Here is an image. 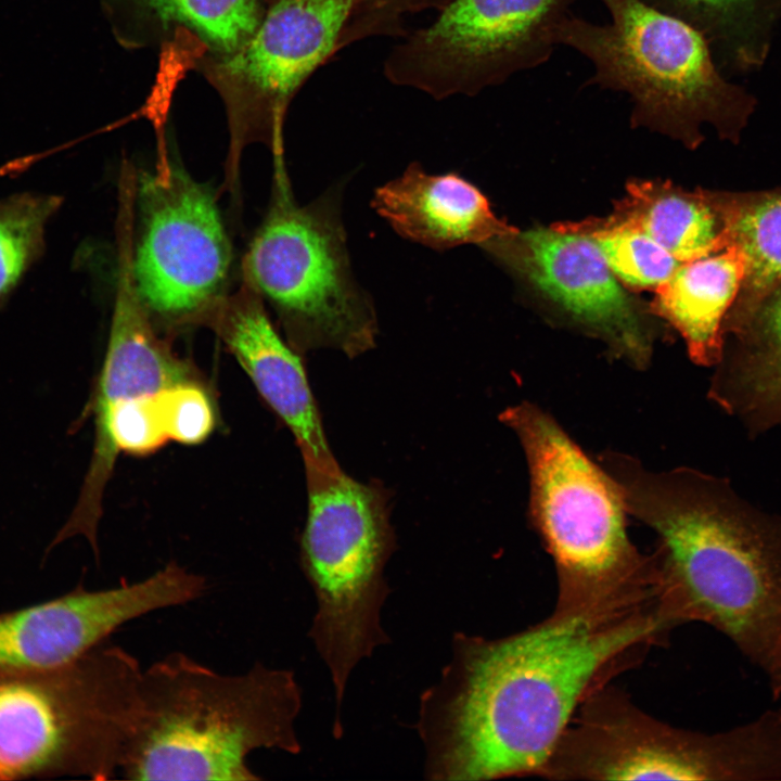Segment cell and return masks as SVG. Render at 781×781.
Masks as SVG:
<instances>
[{
    "label": "cell",
    "instance_id": "1",
    "mask_svg": "<svg viewBox=\"0 0 781 781\" xmlns=\"http://www.w3.org/2000/svg\"><path fill=\"white\" fill-rule=\"evenodd\" d=\"M676 627L657 596L554 607L503 638L457 632L450 661L420 700L426 777H538L581 704L666 643Z\"/></svg>",
    "mask_w": 781,
    "mask_h": 781
},
{
    "label": "cell",
    "instance_id": "2",
    "mask_svg": "<svg viewBox=\"0 0 781 781\" xmlns=\"http://www.w3.org/2000/svg\"><path fill=\"white\" fill-rule=\"evenodd\" d=\"M627 513L657 536L662 598L677 624H707L765 674L781 697V515L695 470L650 472L606 453Z\"/></svg>",
    "mask_w": 781,
    "mask_h": 781
},
{
    "label": "cell",
    "instance_id": "3",
    "mask_svg": "<svg viewBox=\"0 0 781 781\" xmlns=\"http://www.w3.org/2000/svg\"><path fill=\"white\" fill-rule=\"evenodd\" d=\"M302 706L294 673L256 663L221 674L181 652L146 668L138 682L119 777L129 780H259L248 755L300 751Z\"/></svg>",
    "mask_w": 781,
    "mask_h": 781
},
{
    "label": "cell",
    "instance_id": "4",
    "mask_svg": "<svg viewBox=\"0 0 781 781\" xmlns=\"http://www.w3.org/2000/svg\"><path fill=\"white\" fill-rule=\"evenodd\" d=\"M500 419L526 456L530 520L555 567L554 607L587 609L657 596L655 558L630 541L625 501L612 475L537 406L524 401Z\"/></svg>",
    "mask_w": 781,
    "mask_h": 781
},
{
    "label": "cell",
    "instance_id": "5",
    "mask_svg": "<svg viewBox=\"0 0 781 781\" xmlns=\"http://www.w3.org/2000/svg\"><path fill=\"white\" fill-rule=\"evenodd\" d=\"M141 670L103 642L62 666L0 673V780L116 778Z\"/></svg>",
    "mask_w": 781,
    "mask_h": 781
},
{
    "label": "cell",
    "instance_id": "6",
    "mask_svg": "<svg viewBox=\"0 0 781 781\" xmlns=\"http://www.w3.org/2000/svg\"><path fill=\"white\" fill-rule=\"evenodd\" d=\"M601 1L610 23L567 14L556 43L591 62L588 85L631 98L635 125L695 140L702 123L730 132L753 111V94L721 75L708 41L694 27L642 0Z\"/></svg>",
    "mask_w": 781,
    "mask_h": 781
},
{
    "label": "cell",
    "instance_id": "7",
    "mask_svg": "<svg viewBox=\"0 0 781 781\" xmlns=\"http://www.w3.org/2000/svg\"><path fill=\"white\" fill-rule=\"evenodd\" d=\"M273 168L269 209L243 263L245 282L269 300L298 354L334 348L358 357L375 346L377 320L351 270L342 187L300 206L285 164Z\"/></svg>",
    "mask_w": 781,
    "mask_h": 781
},
{
    "label": "cell",
    "instance_id": "8",
    "mask_svg": "<svg viewBox=\"0 0 781 781\" xmlns=\"http://www.w3.org/2000/svg\"><path fill=\"white\" fill-rule=\"evenodd\" d=\"M308 512L300 563L318 609L309 631L331 673L335 729L349 675L389 641L380 618L389 593L383 571L395 549L386 489L337 472L305 470Z\"/></svg>",
    "mask_w": 781,
    "mask_h": 781
},
{
    "label": "cell",
    "instance_id": "9",
    "mask_svg": "<svg viewBox=\"0 0 781 781\" xmlns=\"http://www.w3.org/2000/svg\"><path fill=\"white\" fill-rule=\"evenodd\" d=\"M549 780H781V707L733 729L674 727L612 683L578 708L541 769Z\"/></svg>",
    "mask_w": 781,
    "mask_h": 781
},
{
    "label": "cell",
    "instance_id": "10",
    "mask_svg": "<svg viewBox=\"0 0 781 781\" xmlns=\"http://www.w3.org/2000/svg\"><path fill=\"white\" fill-rule=\"evenodd\" d=\"M574 0H450L394 47L384 74L435 99L475 95L550 57Z\"/></svg>",
    "mask_w": 781,
    "mask_h": 781
},
{
    "label": "cell",
    "instance_id": "11",
    "mask_svg": "<svg viewBox=\"0 0 781 781\" xmlns=\"http://www.w3.org/2000/svg\"><path fill=\"white\" fill-rule=\"evenodd\" d=\"M136 289L154 327L175 333L204 325L225 296L231 245L206 185L172 167L137 175Z\"/></svg>",
    "mask_w": 781,
    "mask_h": 781
},
{
    "label": "cell",
    "instance_id": "12",
    "mask_svg": "<svg viewBox=\"0 0 781 781\" xmlns=\"http://www.w3.org/2000/svg\"><path fill=\"white\" fill-rule=\"evenodd\" d=\"M203 576L176 562L135 582L88 590L0 613V673L68 664L117 628L153 611L189 603L206 590Z\"/></svg>",
    "mask_w": 781,
    "mask_h": 781
},
{
    "label": "cell",
    "instance_id": "13",
    "mask_svg": "<svg viewBox=\"0 0 781 781\" xmlns=\"http://www.w3.org/2000/svg\"><path fill=\"white\" fill-rule=\"evenodd\" d=\"M481 246L619 355L633 364H646L649 332L590 236L558 223L515 229Z\"/></svg>",
    "mask_w": 781,
    "mask_h": 781
},
{
    "label": "cell",
    "instance_id": "14",
    "mask_svg": "<svg viewBox=\"0 0 781 781\" xmlns=\"http://www.w3.org/2000/svg\"><path fill=\"white\" fill-rule=\"evenodd\" d=\"M260 294L247 282L225 295L204 327L212 329L251 379L258 394L289 427L305 470L341 468L328 444L302 355L274 329Z\"/></svg>",
    "mask_w": 781,
    "mask_h": 781
},
{
    "label": "cell",
    "instance_id": "15",
    "mask_svg": "<svg viewBox=\"0 0 781 781\" xmlns=\"http://www.w3.org/2000/svg\"><path fill=\"white\" fill-rule=\"evenodd\" d=\"M360 0H278L252 37L226 63L265 101L273 137L282 149L283 110L300 84L336 49Z\"/></svg>",
    "mask_w": 781,
    "mask_h": 781
},
{
    "label": "cell",
    "instance_id": "16",
    "mask_svg": "<svg viewBox=\"0 0 781 781\" xmlns=\"http://www.w3.org/2000/svg\"><path fill=\"white\" fill-rule=\"evenodd\" d=\"M372 207L399 235L438 251L481 246L516 229L492 213L470 181L456 172L428 175L418 163L377 188Z\"/></svg>",
    "mask_w": 781,
    "mask_h": 781
},
{
    "label": "cell",
    "instance_id": "17",
    "mask_svg": "<svg viewBox=\"0 0 781 781\" xmlns=\"http://www.w3.org/2000/svg\"><path fill=\"white\" fill-rule=\"evenodd\" d=\"M745 269L743 253L729 243L717 252L683 263L655 290L651 309L679 331L697 364L720 361L721 322L744 281Z\"/></svg>",
    "mask_w": 781,
    "mask_h": 781
},
{
    "label": "cell",
    "instance_id": "18",
    "mask_svg": "<svg viewBox=\"0 0 781 781\" xmlns=\"http://www.w3.org/2000/svg\"><path fill=\"white\" fill-rule=\"evenodd\" d=\"M607 227L638 229L680 263L717 252L729 244V220L715 200L683 191L668 181H633L606 218Z\"/></svg>",
    "mask_w": 781,
    "mask_h": 781
},
{
    "label": "cell",
    "instance_id": "19",
    "mask_svg": "<svg viewBox=\"0 0 781 781\" xmlns=\"http://www.w3.org/2000/svg\"><path fill=\"white\" fill-rule=\"evenodd\" d=\"M688 23L708 41L713 54L738 71L760 66L781 16V0H642Z\"/></svg>",
    "mask_w": 781,
    "mask_h": 781
},
{
    "label": "cell",
    "instance_id": "20",
    "mask_svg": "<svg viewBox=\"0 0 781 781\" xmlns=\"http://www.w3.org/2000/svg\"><path fill=\"white\" fill-rule=\"evenodd\" d=\"M62 202L28 191L0 199V308L42 257L47 225Z\"/></svg>",
    "mask_w": 781,
    "mask_h": 781
},
{
    "label": "cell",
    "instance_id": "21",
    "mask_svg": "<svg viewBox=\"0 0 781 781\" xmlns=\"http://www.w3.org/2000/svg\"><path fill=\"white\" fill-rule=\"evenodd\" d=\"M710 394L753 431L781 425V350L734 361L717 373Z\"/></svg>",
    "mask_w": 781,
    "mask_h": 781
},
{
    "label": "cell",
    "instance_id": "22",
    "mask_svg": "<svg viewBox=\"0 0 781 781\" xmlns=\"http://www.w3.org/2000/svg\"><path fill=\"white\" fill-rule=\"evenodd\" d=\"M559 225L590 236L614 276L633 290L655 291L682 265L638 229L602 226L594 218Z\"/></svg>",
    "mask_w": 781,
    "mask_h": 781
},
{
    "label": "cell",
    "instance_id": "23",
    "mask_svg": "<svg viewBox=\"0 0 781 781\" xmlns=\"http://www.w3.org/2000/svg\"><path fill=\"white\" fill-rule=\"evenodd\" d=\"M729 243L745 258V278L754 292L781 281V193L730 217Z\"/></svg>",
    "mask_w": 781,
    "mask_h": 781
},
{
    "label": "cell",
    "instance_id": "24",
    "mask_svg": "<svg viewBox=\"0 0 781 781\" xmlns=\"http://www.w3.org/2000/svg\"><path fill=\"white\" fill-rule=\"evenodd\" d=\"M164 21L183 22L229 52L239 50L258 27L257 0H145Z\"/></svg>",
    "mask_w": 781,
    "mask_h": 781
},
{
    "label": "cell",
    "instance_id": "25",
    "mask_svg": "<svg viewBox=\"0 0 781 781\" xmlns=\"http://www.w3.org/2000/svg\"><path fill=\"white\" fill-rule=\"evenodd\" d=\"M156 395L169 440L197 445L208 438L216 425V415L202 381L177 383Z\"/></svg>",
    "mask_w": 781,
    "mask_h": 781
},
{
    "label": "cell",
    "instance_id": "26",
    "mask_svg": "<svg viewBox=\"0 0 781 781\" xmlns=\"http://www.w3.org/2000/svg\"><path fill=\"white\" fill-rule=\"evenodd\" d=\"M450 0H360L348 28L350 41L368 35L387 34L402 17L422 9L443 8Z\"/></svg>",
    "mask_w": 781,
    "mask_h": 781
},
{
    "label": "cell",
    "instance_id": "27",
    "mask_svg": "<svg viewBox=\"0 0 781 781\" xmlns=\"http://www.w3.org/2000/svg\"><path fill=\"white\" fill-rule=\"evenodd\" d=\"M756 353L781 350V294L767 308L758 329Z\"/></svg>",
    "mask_w": 781,
    "mask_h": 781
}]
</instances>
